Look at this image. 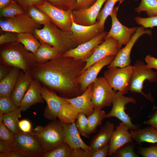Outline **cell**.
I'll list each match as a JSON object with an SVG mask.
<instances>
[{
    "label": "cell",
    "instance_id": "1",
    "mask_svg": "<svg viewBox=\"0 0 157 157\" xmlns=\"http://www.w3.org/2000/svg\"><path fill=\"white\" fill-rule=\"evenodd\" d=\"M86 64L85 61L76 60L62 54L45 63H37L29 72L33 79L72 98L82 94L77 78Z\"/></svg>",
    "mask_w": 157,
    "mask_h": 157
},
{
    "label": "cell",
    "instance_id": "2",
    "mask_svg": "<svg viewBox=\"0 0 157 157\" xmlns=\"http://www.w3.org/2000/svg\"><path fill=\"white\" fill-rule=\"evenodd\" d=\"M0 48L1 64L30 71L37 63L34 54L17 41L5 44Z\"/></svg>",
    "mask_w": 157,
    "mask_h": 157
},
{
    "label": "cell",
    "instance_id": "3",
    "mask_svg": "<svg viewBox=\"0 0 157 157\" xmlns=\"http://www.w3.org/2000/svg\"><path fill=\"white\" fill-rule=\"evenodd\" d=\"M33 34L40 43L48 44L63 53L76 47L72 39L70 31L60 29L52 22L42 28L35 29Z\"/></svg>",
    "mask_w": 157,
    "mask_h": 157
},
{
    "label": "cell",
    "instance_id": "4",
    "mask_svg": "<svg viewBox=\"0 0 157 157\" xmlns=\"http://www.w3.org/2000/svg\"><path fill=\"white\" fill-rule=\"evenodd\" d=\"M38 140L45 153L64 142L63 128L60 121H52L45 126H36L30 133Z\"/></svg>",
    "mask_w": 157,
    "mask_h": 157
},
{
    "label": "cell",
    "instance_id": "5",
    "mask_svg": "<svg viewBox=\"0 0 157 157\" xmlns=\"http://www.w3.org/2000/svg\"><path fill=\"white\" fill-rule=\"evenodd\" d=\"M133 67L131 77L129 91L133 93H140L148 100L153 102L154 99L151 94L144 93L142 90L146 80L151 83L157 82V72L153 71L141 60H136Z\"/></svg>",
    "mask_w": 157,
    "mask_h": 157
},
{
    "label": "cell",
    "instance_id": "6",
    "mask_svg": "<svg viewBox=\"0 0 157 157\" xmlns=\"http://www.w3.org/2000/svg\"><path fill=\"white\" fill-rule=\"evenodd\" d=\"M133 70L131 65L123 67L108 68L104 73V77L115 91L124 95L129 91L130 80Z\"/></svg>",
    "mask_w": 157,
    "mask_h": 157
},
{
    "label": "cell",
    "instance_id": "7",
    "mask_svg": "<svg viewBox=\"0 0 157 157\" xmlns=\"http://www.w3.org/2000/svg\"><path fill=\"white\" fill-rule=\"evenodd\" d=\"M116 92L104 77H97L92 83L91 100L94 110L110 106Z\"/></svg>",
    "mask_w": 157,
    "mask_h": 157
},
{
    "label": "cell",
    "instance_id": "8",
    "mask_svg": "<svg viewBox=\"0 0 157 157\" xmlns=\"http://www.w3.org/2000/svg\"><path fill=\"white\" fill-rule=\"evenodd\" d=\"M0 26L2 30L17 33L28 32L33 34L35 29L41 25L36 22L26 12L15 16L1 19Z\"/></svg>",
    "mask_w": 157,
    "mask_h": 157
},
{
    "label": "cell",
    "instance_id": "9",
    "mask_svg": "<svg viewBox=\"0 0 157 157\" xmlns=\"http://www.w3.org/2000/svg\"><path fill=\"white\" fill-rule=\"evenodd\" d=\"M14 144L15 151L24 157H42L45 153L39 142L30 133L19 129L15 133Z\"/></svg>",
    "mask_w": 157,
    "mask_h": 157
},
{
    "label": "cell",
    "instance_id": "10",
    "mask_svg": "<svg viewBox=\"0 0 157 157\" xmlns=\"http://www.w3.org/2000/svg\"><path fill=\"white\" fill-rule=\"evenodd\" d=\"M136 103V100L133 97H126L118 92L115 93L113 99L112 108L109 113L106 114L105 118L115 117L125 124L129 129H139L138 126L132 123L131 118L125 111L126 104L129 103L135 104Z\"/></svg>",
    "mask_w": 157,
    "mask_h": 157
},
{
    "label": "cell",
    "instance_id": "11",
    "mask_svg": "<svg viewBox=\"0 0 157 157\" xmlns=\"http://www.w3.org/2000/svg\"><path fill=\"white\" fill-rule=\"evenodd\" d=\"M35 6L46 13L59 28L66 31L70 30L72 22V10L60 9L46 0L42 4Z\"/></svg>",
    "mask_w": 157,
    "mask_h": 157
},
{
    "label": "cell",
    "instance_id": "12",
    "mask_svg": "<svg viewBox=\"0 0 157 157\" xmlns=\"http://www.w3.org/2000/svg\"><path fill=\"white\" fill-rule=\"evenodd\" d=\"M119 6H115L110 14L112 20V26L109 31L105 38L111 37L117 42L120 49L122 45L125 46L130 41L132 35L135 32L137 27L129 28L122 24L117 17Z\"/></svg>",
    "mask_w": 157,
    "mask_h": 157
},
{
    "label": "cell",
    "instance_id": "13",
    "mask_svg": "<svg viewBox=\"0 0 157 157\" xmlns=\"http://www.w3.org/2000/svg\"><path fill=\"white\" fill-rule=\"evenodd\" d=\"M107 32L103 31L91 40L63 53L65 57H70L77 61H85L93 53L95 48L104 40Z\"/></svg>",
    "mask_w": 157,
    "mask_h": 157
},
{
    "label": "cell",
    "instance_id": "14",
    "mask_svg": "<svg viewBox=\"0 0 157 157\" xmlns=\"http://www.w3.org/2000/svg\"><path fill=\"white\" fill-rule=\"evenodd\" d=\"M144 34L151 35L152 31L149 29L145 30L142 26L137 27L130 41L124 47L119 50L112 63L108 65V68L115 67H123L130 65V54L132 48L138 39Z\"/></svg>",
    "mask_w": 157,
    "mask_h": 157
},
{
    "label": "cell",
    "instance_id": "15",
    "mask_svg": "<svg viewBox=\"0 0 157 157\" xmlns=\"http://www.w3.org/2000/svg\"><path fill=\"white\" fill-rule=\"evenodd\" d=\"M120 49L117 42L114 39L105 38L103 42L96 47L90 56L85 60L86 64L81 74L93 64L102 59L110 56H115Z\"/></svg>",
    "mask_w": 157,
    "mask_h": 157
},
{
    "label": "cell",
    "instance_id": "16",
    "mask_svg": "<svg viewBox=\"0 0 157 157\" xmlns=\"http://www.w3.org/2000/svg\"><path fill=\"white\" fill-rule=\"evenodd\" d=\"M72 25L70 29L71 38L77 47L93 39L102 31L97 21L94 25L83 26L75 23L72 19Z\"/></svg>",
    "mask_w": 157,
    "mask_h": 157
},
{
    "label": "cell",
    "instance_id": "17",
    "mask_svg": "<svg viewBox=\"0 0 157 157\" xmlns=\"http://www.w3.org/2000/svg\"><path fill=\"white\" fill-rule=\"evenodd\" d=\"M115 57L114 56H108L93 64L77 78V81L80 86L81 93L85 92L88 86L93 82L101 70L112 63Z\"/></svg>",
    "mask_w": 157,
    "mask_h": 157
},
{
    "label": "cell",
    "instance_id": "18",
    "mask_svg": "<svg viewBox=\"0 0 157 157\" xmlns=\"http://www.w3.org/2000/svg\"><path fill=\"white\" fill-rule=\"evenodd\" d=\"M40 89L42 96L47 104L44 113V117L49 120H56L62 105L67 101L65 98L58 96L45 87L41 85Z\"/></svg>",
    "mask_w": 157,
    "mask_h": 157
},
{
    "label": "cell",
    "instance_id": "19",
    "mask_svg": "<svg viewBox=\"0 0 157 157\" xmlns=\"http://www.w3.org/2000/svg\"><path fill=\"white\" fill-rule=\"evenodd\" d=\"M107 0H97L90 7L84 9L72 10L73 21L76 23L83 26H91L95 24L102 6Z\"/></svg>",
    "mask_w": 157,
    "mask_h": 157
},
{
    "label": "cell",
    "instance_id": "20",
    "mask_svg": "<svg viewBox=\"0 0 157 157\" xmlns=\"http://www.w3.org/2000/svg\"><path fill=\"white\" fill-rule=\"evenodd\" d=\"M129 129L128 127L122 122L116 127L110 140L108 156H112L118 149L123 145L132 142L133 139Z\"/></svg>",
    "mask_w": 157,
    "mask_h": 157
},
{
    "label": "cell",
    "instance_id": "21",
    "mask_svg": "<svg viewBox=\"0 0 157 157\" xmlns=\"http://www.w3.org/2000/svg\"><path fill=\"white\" fill-rule=\"evenodd\" d=\"M92 88V83L82 94L72 98H65L67 101L74 106L78 113H83L87 117L94 110L91 100Z\"/></svg>",
    "mask_w": 157,
    "mask_h": 157
},
{
    "label": "cell",
    "instance_id": "22",
    "mask_svg": "<svg viewBox=\"0 0 157 157\" xmlns=\"http://www.w3.org/2000/svg\"><path fill=\"white\" fill-rule=\"evenodd\" d=\"M33 80L29 71L20 72L11 95L14 104L19 108L21 102Z\"/></svg>",
    "mask_w": 157,
    "mask_h": 157
},
{
    "label": "cell",
    "instance_id": "23",
    "mask_svg": "<svg viewBox=\"0 0 157 157\" xmlns=\"http://www.w3.org/2000/svg\"><path fill=\"white\" fill-rule=\"evenodd\" d=\"M40 83L37 80H32L21 102L20 107L22 111H26L36 104L44 102V100L40 91Z\"/></svg>",
    "mask_w": 157,
    "mask_h": 157
},
{
    "label": "cell",
    "instance_id": "24",
    "mask_svg": "<svg viewBox=\"0 0 157 157\" xmlns=\"http://www.w3.org/2000/svg\"><path fill=\"white\" fill-rule=\"evenodd\" d=\"M114 130V124L109 121L101 126L99 132L93 137L89 144L92 151H96L108 143Z\"/></svg>",
    "mask_w": 157,
    "mask_h": 157
},
{
    "label": "cell",
    "instance_id": "25",
    "mask_svg": "<svg viewBox=\"0 0 157 157\" xmlns=\"http://www.w3.org/2000/svg\"><path fill=\"white\" fill-rule=\"evenodd\" d=\"M40 43V46L34 54L37 63H45L63 53L58 49L48 44L43 42Z\"/></svg>",
    "mask_w": 157,
    "mask_h": 157
},
{
    "label": "cell",
    "instance_id": "26",
    "mask_svg": "<svg viewBox=\"0 0 157 157\" xmlns=\"http://www.w3.org/2000/svg\"><path fill=\"white\" fill-rule=\"evenodd\" d=\"M129 132L133 140L139 145L145 142L157 143V129L152 126L141 129L131 130Z\"/></svg>",
    "mask_w": 157,
    "mask_h": 157
},
{
    "label": "cell",
    "instance_id": "27",
    "mask_svg": "<svg viewBox=\"0 0 157 157\" xmlns=\"http://www.w3.org/2000/svg\"><path fill=\"white\" fill-rule=\"evenodd\" d=\"M20 69L13 67L9 74L0 81V95L11 96L20 72Z\"/></svg>",
    "mask_w": 157,
    "mask_h": 157
},
{
    "label": "cell",
    "instance_id": "28",
    "mask_svg": "<svg viewBox=\"0 0 157 157\" xmlns=\"http://www.w3.org/2000/svg\"><path fill=\"white\" fill-rule=\"evenodd\" d=\"M78 114L74 106L67 101L62 105L58 117L61 123L70 124L75 122Z\"/></svg>",
    "mask_w": 157,
    "mask_h": 157
},
{
    "label": "cell",
    "instance_id": "29",
    "mask_svg": "<svg viewBox=\"0 0 157 157\" xmlns=\"http://www.w3.org/2000/svg\"><path fill=\"white\" fill-rule=\"evenodd\" d=\"M17 41L22 44L25 49L34 54L41 45V43L34 35L30 33L17 34Z\"/></svg>",
    "mask_w": 157,
    "mask_h": 157
},
{
    "label": "cell",
    "instance_id": "30",
    "mask_svg": "<svg viewBox=\"0 0 157 157\" xmlns=\"http://www.w3.org/2000/svg\"><path fill=\"white\" fill-rule=\"evenodd\" d=\"M22 111L19 107L14 111L3 115V122L14 133L19 130V119L21 117Z\"/></svg>",
    "mask_w": 157,
    "mask_h": 157
},
{
    "label": "cell",
    "instance_id": "31",
    "mask_svg": "<svg viewBox=\"0 0 157 157\" xmlns=\"http://www.w3.org/2000/svg\"><path fill=\"white\" fill-rule=\"evenodd\" d=\"M124 0H107L103 8L100 10L97 20L99 22L101 31H104L105 23L108 17L113 11L115 5L117 1L121 3Z\"/></svg>",
    "mask_w": 157,
    "mask_h": 157
},
{
    "label": "cell",
    "instance_id": "32",
    "mask_svg": "<svg viewBox=\"0 0 157 157\" xmlns=\"http://www.w3.org/2000/svg\"><path fill=\"white\" fill-rule=\"evenodd\" d=\"M105 111L94 110L93 112L87 117L88 121V131L89 135L94 132L97 127L101 125L105 118Z\"/></svg>",
    "mask_w": 157,
    "mask_h": 157
},
{
    "label": "cell",
    "instance_id": "33",
    "mask_svg": "<svg viewBox=\"0 0 157 157\" xmlns=\"http://www.w3.org/2000/svg\"><path fill=\"white\" fill-rule=\"evenodd\" d=\"M26 12L36 22L40 25H46L52 22L46 13L35 6L30 7Z\"/></svg>",
    "mask_w": 157,
    "mask_h": 157
},
{
    "label": "cell",
    "instance_id": "34",
    "mask_svg": "<svg viewBox=\"0 0 157 157\" xmlns=\"http://www.w3.org/2000/svg\"><path fill=\"white\" fill-rule=\"evenodd\" d=\"M135 11L138 13L145 11L148 17L157 15V0H141Z\"/></svg>",
    "mask_w": 157,
    "mask_h": 157
},
{
    "label": "cell",
    "instance_id": "35",
    "mask_svg": "<svg viewBox=\"0 0 157 157\" xmlns=\"http://www.w3.org/2000/svg\"><path fill=\"white\" fill-rule=\"evenodd\" d=\"M72 149L66 143L63 142L52 150L44 153V157H70Z\"/></svg>",
    "mask_w": 157,
    "mask_h": 157
},
{
    "label": "cell",
    "instance_id": "36",
    "mask_svg": "<svg viewBox=\"0 0 157 157\" xmlns=\"http://www.w3.org/2000/svg\"><path fill=\"white\" fill-rule=\"evenodd\" d=\"M0 10V17L2 18L11 17L26 12L16 0Z\"/></svg>",
    "mask_w": 157,
    "mask_h": 157
},
{
    "label": "cell",
    "instance_id": "37",
    "mask_svg": "<svg viewBox=\"0 0 157 157\" xmlns=\"http://www.w3.org/2000/svg\"><path fill=\"white\" fill-rule=\"evenodd\" d=\"M64 142L67 143L72 149L81 148L87 151H92L89 146L84 142L80 135L65 136Z\"/></svg>",
    "mask_w": 157,
    "mask_h": 157
},
{
    "label": "cell",
    "instance_id": "38",
    "mask_svg": "<svg viewBox=\"0 0 157 157\" xmlns=\"http://www.w3.org/2000/svg\"><path fill=\"white\" fill-rule=\"evenodd\" d=\"M75 123L80 134L85 138H89L87 117L83 113H79Z\"/></svg>",
    "mask_w": 157,
    "mask_h": 157
},
{
    "label": "cell",
    "instance_id": "39",
    "mask_svg": "<svg viewBox=\"0 0 157 157\" xmlns=\"http://www.w3.org/2000/svg\"><path fill=\"white\" fill-rule=\"evenodd\" d=\"M18 108L11 96L0 95V112L4 114L14 111Z\"/></svg>",
    "mask_w": 157,
    "mask_h": 157
},
{
    "label": "cell",
    "instance_id": "40",
    "mask_svg": "<svg viewBox=\"0 0 157 157\" xmlns=\"http://www.w3.org/2000/svg\"><path fill=\"white\" fill-rule=\"evenodd\" d=\"M128 143L118 149L112 156L114 157H138L134 150V146L131 143Z\"/></svg>",
    "mask_w": 157,
    "mask_h": 157
},
{
    "label": "cell",
    "instance_id": "41",
    "mask_svg": "<svg viewBox=\"0 0 157 157\" xmlns=\"http://www.w3.org/2000/svg\"><path fill=\"white\" fill-rule=\"evenodd\" d=\"M50 3L60 9L65 10L75 9L77 0H47Z\"/></svg>",
    "mask_w": 157,
    "mask_h": 157
},
{
    "label": "cell",
    "instance_id": "42",
    "mask_svg": "<svg viewBox=\"0 0 157 157\" xmlns=\"http://www.w3.org/2000/svg\"><path fill=\"white\" fill-rule=\"evenodd\" d=\"M15 133L2 122L0 124V140L9 144L14 143Z\"/></svg>",
    "mask_w": 157,
    "mask_h": 157
},
{
    "label": "cell",
    "instance_id": "43",
    "mask_svg": "<svg viewBox=\"0 0 157 157\" xmlns=\"http://www.w3.org/2000/svg\"><path fill=\"white\" fill-rule=\"evenodd\" d=\"M134 19L138 24L141 25L145 28H153L157 26V15L147 18L137 17Z\"/></svg>",
    "mask_w": 157,
    "mask_h": 157
},
{
    "label": "cell",
    "instance_id": "44",
    "mask_svg": "<svg viewBox=\"0 0 157 157\" xmlns=\"http://www.w3.org/2000/svg\"><path fill=\"white\" fill-rule=\"evenodd\" d=\"M138 153L143 157H157V145L141 148Z\"/></svg>",
    "mask_w": 157,
    "mask_h": 157
},
{
    "label": "cell",
    "instance_id": "45",
    "mask_svg": "<svg viewBox=\"0 0 157 157\" xmlns=\"http://www.w3.org/2000/svg\"><path fill=\"white\" fill-rule=\"evenodd\" d=\"M19 5L26 12L31 6L40 5L43 4L45 0H16Z\"/></svg>",
    "mask_w": 157,
    "mask_h": 157
},
{
    "label": "cell",
    "instance_id": "46",
    "mask_svg": "<svg viewBox=\"0 0 157 157\" xmlns=\"http://www.w3.org/2000/svg\"><path fill=\"white\" fill-rule=\"evenodd\" d=\"M61 124L63 127L64 136L80 135L75 122L70 124L61 123Z\"/></svg>",
    "mask_w": 157,
    "mask_h": 157
},
{
    "label": "cell",
    "instance_id": "47",
    "mask_svg": "<svg viewBox=\"0 0 157 157\" xmlns=\"http://www.w3.org/2000/svg\"><path fill=\"white\" fill-rule=\"evenodd\" d=\"M17 33L10 32L6 31L0 36V44L15 42L17 41Z\"/></svg>",
    "mask_w": 157,
    "mask_h": 157
},
{
    "label": "cell",
    "instance_id": "48",
    "mask_svg": "<svg viewBox=\"0 0 157 157\" xmlns=\"http://www.w3.org/2000/svg\"><path fill=\"white\" fill-rule=\"evenodd\" d=\"M97 0H77L75 9L88 8L94 5Z\"/></svg>",
    "mask_w": 157,
    "mask_h": 157
},
{
    "label": "cell",
    "instance_id": "49",
    "mask_svg": "<svg viewBox=\"0 0 157 157\" xmlns=\"http://www.w3.org/2000/svg\"><path fill=\"white\" fill-rule=\"evenodd\" d=\"M110 148V143L104 147L92 151V157H106L108 155Z\"/></svg>",
    "mask_w": 157,
    "mask_h": 157
},
{
    "label": "cell",
    "instance_id": "50",
    "mask_svg": "<svg viewBox=\"0 0 157 157\" xmlns=\"http://www.w3.org/2000/svg\"><path fill=\"white\" fill-rule=\"evenodd\" d=\"M19 129L26 133H30L32 131V125L30 122L27 119H22L18 122Z\"/></svg>",
    "mask_w": 157,
    "mask_h": 157
},
{
    "label": "cell",
    "instance_id": "51",
    "mask_svg": "<svg viewBox=\"0 0 157 157\" xmlns=\"http://www.w3.org/2000/svg\"><path fill=\"white\" fill-rule=\"evenodd\" d=\"M92 152L87 151L81 148L73 149L70 157H92Z\"/></svg>",
    "mask_w": 157,
    "mask_h": 157
},
{
    "label": "cell",
    "instance_id": "52",
    "mask_svg": "<svg viewBox=\"0 0 157 157\" xmlns=\"http://www.w3.org/2000/svg\"><path fill=\"white\" fill-rule=\"evenodd\" d=\"M144 123L152 126L157 129V108L151 115L149 119L144 121Z\"/></svg>",
    "mask_w": 157,
    "mask_h": 157
},
{
    "label": "cell",
    "instance_id": "53",
    "mask_svg": "<svg viewBox=\"0 0 157 157\" xmlns=\"http://www.w3.org/2000/svg\"><path fill=\"white\" fill-rule=\"evenodd\" d=\"M145 60L149 68L157 70V58L148 55L145 58Z\"/></svg>",
    "mask_w": 157,
    "mask_h": 157
},
{
    "label": "cell",
    "instance_id": "54",
    "mask_svg": "<svg viewBox=\"0 0 157 157\" xmlns=\"http://www.w3.org/2000/svg\"><path fill=\"white\" fill-rule=\"evenodd\" d=\"M10 150H15L14 143L9 144L0 140V153H4Z\"/></svg>",
    "mask_w": 157,
    "mask_h": 157
},
{
    "label": "cell",
    "instance_id": "55",
    "mask_svg": "<svg viewBox=\"0 0 157 157\" xmlns=\"http://www.w3.org/2000/svg\"><path fill=\"white\" fill-rule=\"evenodd\" d=\"M13 67L0 64V81L5 78L10 72Z\"/></svg>",
    "mask_w": 157,
    "mask_h": 157
},
{
    "label": "cell",
    "instance_id": "56",
    "mask_svg": "<svg viewBox=\"0 0 157 157\" xmlns=\"http://www.w3.org/2000/svg\"><path fill=\"white\" fill-rule=\"evenodd\" d=\"M0 157H24L19 152L15 150H10L4 153H0Z\"/></svg>",
    "mask_w": 157,
    "mask_h": 157
},
{
    "label": "cell",
    "instance_id": "57",
    "mask_svg": "<svg viewBox=\"0 0 157 157\" xmlns=\"http://www.w3.org/2000/svg\"><path fill=\"white\" fill-rule=\"evenodd\" d=\"M14 0H0V9L8 6Z\"/></svg>",
    "mask_w": 157,
    "mask_h": 157
},
{
    "label": "cell",
    "instance_id": "58",
    "mask_svg": "<svg viewBox=\"0 0 157 157\" xmlns=\"http://www.w3.org/2000/svg\"><path fill=\"white\" fill-rule=\"evenodd\" d=\"M135 0V1H137L138 0Z\"/></svg>",
    "mask_w": 157,
    "mask_h": 157
},
{
    "label": "cell",
    "instance_id": "59",
    "mask_svg": "<svg viewBox=\"0 0 157 157\" xmlns=\"http://www.w3.org/2000/svg\"><path fill=\"white\" fill-rule=\"evenodd\" d=\"M45 0L47 1V0Z\"/></svg>",
    "mask_w": 157,
    "mask_h": 157
}]
</instances>
